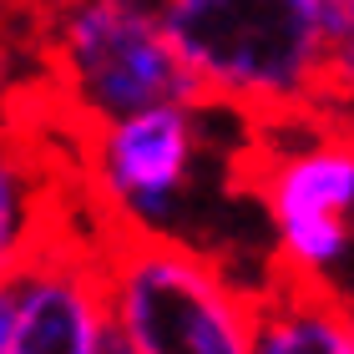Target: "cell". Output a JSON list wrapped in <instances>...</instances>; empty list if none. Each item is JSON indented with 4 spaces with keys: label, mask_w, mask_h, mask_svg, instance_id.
<instances>
[{
    "label": "cell",
    "mask_w": 354,
    "mask_h": 354,
    "mask_svg": "<svg viewBox=\"0 0 354 354\" xmlns=\"http://www.w3.org/2000/svg\"><path fill=\"white\" fill-rule=\"evenodd\" d=\"M66 233L61 172L21 127L0 122V279H15Z\"/></svg>",
    "instance_id": "52a82bcc"
},
{
    "label": "cell",
    "mask_w": 354,
    "mask_h": 354,
    "mask_svg": "<svg viewBox=\"0 0 354 354\" xmlns=\"http://www.w3.org/2000/svg\"><path fill=\"white\" fill-rule=\"evenodd\" d=\"M106 354H127V349L117 344V334H111V344H106Z\"/></svg>",
    "instance_id": "8fae6325"
},
{
    "label": "cell",
    "mask_w": 354,
    "mask_h": 354,
    "mask_svg": "<svg viewBox=\"0 0 354 354\" xmlns=\"http://www.w3.org/2000/svg\"><path fill=\"white\" fill-rule=\"evenodd\" d=\"M329 30V102L324 111L354 127V0H324Z\"/></svg>",
    "instance_id": "9c48e42d"
},
{
    "label": "cell",
    "mask_w": 354,
    "mask_h": 354,
    "mask_svg": "<svg viewBox=\"0 0 354 354\" xmlns=\"http://www.w3.org/2000/svg\"><path fill=\"white\" fill-rule=\"evenodd\" d=\"M15 319H21V288L0 279V354H15Z\"/></svg>",
    "instance_id": "30bf717a"
},
{
    "label": "cell",
    "mask_w": 354,
    "mask_h": 354,
    "mask_svg": "<svg viewBox=\"0 0 354 354\" xmlns=\"http://www.w3.org/2000/svg\"><path fill=\"white\" fill-rule=\"evenodd\" d=\"M253 354H354V299L334 288L273 279L259 299Z\"/></svg>",
    "instance_id": "ba28073f"
},
{
    "label": "cell",
    "mask_w": 354,
    "mask_h": 354,
    "mask_svg": "<svg viewBox=\"0 0 354 354\" xmlns=\"http://www.w3.org/2000/svg\"><path fill=\"white\" fill-rule=\"evenodd\" d=\"M218 106L187 96L76 132V172L111 233H183L218 147Z\"/></svg>",
    "instance_id": "277c9868"
},
{
    "label": "cell",
    "mask_w": 354,
    "mask_h": 354,
    "mask_svg": "<svg viewBox=\"0 0 354 354\" xmlns=\"http://www.w3.org/2000/svg\"><path fill=\"white\" fill-rule=\"evenodd\" d=\"M198 102L263 127L329 102L324 0H157Z\"/></svg>",
    "instance_id": "6da1fadb"
},
{
    "label": "cell",
    "mask_w": 354,
    "mask_h": 354,
    "mask_svg": "<svg viewBox=\"0 0 354 354\" xmlns=\"http://www.w3.org/2000/svg\"><path fill=\"white\" fill-rule=\"evenodd\" d=\"M111 334L127 354H253L259 299L183 233H102Z\"/></svg>",
    "instance_id": "7a4b0ae2"
},
{
    "label": "cell",
    "mask_w": 354,
    "mask_h": 354,
    "mask_svg": "<svg viewBox=\"0 0 354 354\" xmlns=\"http://www.w3.org/2000/svg\"><path fill=\"white\" fill-rule=\"evenodd\" d=\"M21 319H15V354H106L111 314L102 279V238L82 243L71 228L41 259L15 273Z\"/></svg>",
    "instance_id": "8992f818"
},
{
    "label": "cell",
    "mask_w": 354,
    "mask_h": 354,
    "mask_svg": "<svg viewBox=\"0 0 354 354\" xmlns=\"http://www.w3.org/2000/svg\"><path fill=\"white\" fill-rule=\"evenodd\" d=\"M253 198L268 228L273 279L334 288L354 273V127L314 111L253 127Z\"/></svg>",
    "instance_id": "3957f363"
},
{
    "label": "cell",
    "mask_w": 354,
    "mask_h": 354,
    "mask_svg": "<svg viewBox=\"0 0 354 354\" xmlns=\"http://www.w3.org/2000/svg\"><path fill=\"white\" fill-rule=\"evenodd\" d=\"M46 56L76 132L198 96L157 0H56L46 15Z\"/></svg>",
    "instance_id": "5b68a950"
}]
</instances>
